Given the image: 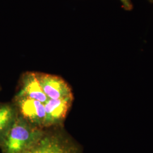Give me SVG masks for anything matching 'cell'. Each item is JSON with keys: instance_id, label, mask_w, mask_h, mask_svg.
<instances>
[{"instance_id": "obj_1", "label": "cell", "mask_w": 153, "mask_h": 153, "mask_svg": "<svg viewBox=\"0 0 153 153\" xmlns=\"http://www.w3.org/2000/svg\"><path fill=\"white\" fill-rule=\"evenodd\" d=\"M22 153H84L81 146L63 126L45 128L41 137Z\"/></svg>"}, {"instance_id": "obj_2", "label": "cell", "mask_w": 153, "mask_h": 153, "mask_svg": "<svg viewBox=\"0 0 153 153\" xmlns=\"http://www.w3.org/2000/svg\"><path fill=\"white\" fill-rule=\"evenodd\" d=\"M44 129L33 126L18 114L0 145L2 153H22L41 137Z\"/></svg>"}, {"instance_id": "obj_3", "label": "cell", "mask_w": 153, "mask_h": 153, "mask_svg": "<svg viewBox=\"0 0 153 153\" xmlns=\"http://www.w3.org/2000/svg\"><path fill=\"white\" fill-rule=\"evenodd\" d=\"M12 102L18 114L33 126L41 129L47 128V115L45 105L35 100L14 96Z\"/></svg>"}, {"instance_id": "obj_4", "label": "cell", "mask_w": 153, "mask_h": 153, "mask_svg": "<svg viewBox=\"0 0 153 153\" xmlns=\"http://www.w3.org/2000/svg\"><path fill=\"white\" fill-rule=\"evenodd\" d=\"M37 76L44 93L49 99L74 98L71 86L62 77L38 71Z\"/></svg>"}, {"instance_id": "obj_5", "label": "cell", "mask_w": 153, "mask_h": 153, "mask_svg": "<svg viewBox=\"0 0 153 153\" xmlns=\"http://www.w3.org/2000/svg\"><path fill=\"white\" fill-rule=\"evenodd\" d=\"M73 100L74 98L49 99L45 104L47 128L63 126L64 121L71 108Z\"/></svg>"}, {"instance_id": "obj_6", "label": "cell", "mask_w": 153, "mask_h": 153, "mask_svg": "<svg viewBox=\"0 0 153 153\" xmlns=\"http://www.w3.org/2000/svg\"><path fill=\"white\" fill-rule=\"evenodd\" d=\"M18 115L14 104L0 102V145Z\"/></svg>"}, {"instance_id": "obj_7", "label": "cell", "mask_w": 153, "mask_h": 153, "mask_svg": "<svg viewBox=\"0 0 153 153\" xmlns=\"http://www.w3.org/2000/svg\"><path fill=\"white\" fill-rule=\"evenodd\" d=\"M123 8L126 11H131L133 8V4L131 0H120Z\"/></svg>"}, {"instance_id": "obj_8", "label": "cell", "mask_w": 153, "mask_h": 153, "mask_svg": "<svg viewBox=\"0 0 153 153\" xmlns=\"http://www.w3.org/2000/svg\"><path fill=\"white\" fill-rule=\"evenodd\" d=\"M148 1L150 3H153V0H148Z\"/></svg>"}]
</instances>
